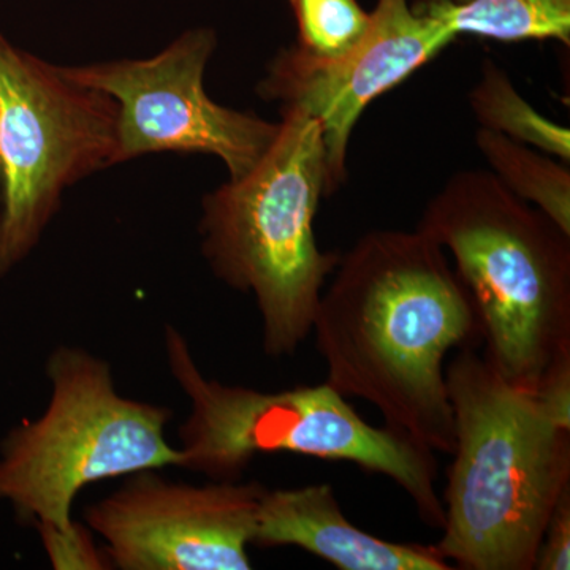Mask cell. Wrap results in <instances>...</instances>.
<instances>
[{"label": "cell", "mask_w": 570, "mask_h": 570, "mask_svg": "<svg viewBox=\"0 0 570 570\" xmlns=\"http://www.w3.org/2000/svg\"><path fill=\"white\" fill-rule=\"evenodd\" d=\"M311 333L330 387L366 401L422 448L452 455L445 356L480 335L445 249L420 230L360 236L341 254Z\"/></svg>", "instance_id": "obj_1"}, {"label": "cell", "mask_w": 570, "mask_h": 570, "mask_svg": "<svg viewBox=\"0 0 570 570\" xmlns=\"http://www.w3.org/2000/svg\"><path fill=\"white\" fill-rule=\"evenodd\" d=\"M445 381L455 448L434 547L453 569L534 570L551 513L570 490V430L474 346L460 348Z\"/></svg>", "instance_id": "obj_2"}, {"label": "cell", "mask_w": 570, "mask_h": 570, "mask_svg": "<svg viewBox=\"0 0 570 570\" xmlns=\"http://www.w3.org/2000/svg\"><path fill=\"white\" fill-rule=\"evenodd\" d=\"M417 230L452 254L487 362L534 393L550 363L570 351V234L490 170L453 175Z\"/></svg>", "instance_id": "obj_3"}, {"label": "cell", "mask_w": 570, "mask_h": 570, "mask_svg": "<svg viewBox=\"0 0 570 570\" xmlns=\"http://www.w3.org/2000/svg\"><path fill=\"white\" fill-rule=\"evenodd\" d=\"M324 197L321 126L298 108H283L279 132L253 170L205 197V258L228 287L254 295L269 356L294 355L305 343L340 262L314 232Z\"/></svg>", "instance_id": "obj_4"}, {"label": "cell", "mask_w": 570, "mask_h": 570, "mask_svg": "<svg viewBox=\"0 0 570 570\" xmlns=\"http://www.w3.org/2000/svg\"><path fill=\"white\" fill-rule=\"evenodd\" d=\"M165 352L190 403L179 428L181 468L212 480H239L250 461L265 453L346 461L392 479L426 527L444 528L434 452L393 428L371 425L326 382L269 393L223 384L204 376L171 325L165 326Z\"/></svg>", "instance_id": "obj_5"}, {"label": "cell", "mask_w": 570, "mask_h": 570, "mask_svg": "<svg viewBox=\"0 0 570 570\" xmlns=\"http://www.w3.org/2000/svg\"><path fill=\"white\" fill-rule=\"evenodd\" d=\"M47 374V411L3 442L0 499L39 524L55 564L85 562V540L71 520L77 494L100 480L181 468L184 455L165 438L171 409L119 395L110 365L99 356L55 348Z\"/></svg>", "instance_id": "obj_6"}, {"label": "cell", "mask_w": 570, "mask_h": 570, "mask_svg": "<svg viewBox=\"0 0 570 570\" xmlns=\"http://www.w3.org/2000/svg\"><path fill=\"white\" fill-rule=\"evenodd\" d=\"M118 107L0 33V276L24 261L61 195L115 164Z\"/></svg>", "instance_id": "obj_7"}, {"label": "cell", "mask_w": 570, "mask_h": 570, "mask_svg": "<svg viewBox=\"0 0 570 570\" xmlns=\"http://www.w3.org/2000/svg\"><path fill=\"white\" fill-rule=\"evenodd\" d=\"M216 45L212 29H195L151 59L61 70L115 100V164L151 153L209 154L238 179L268 151L279 122L209 99L204 75Z\"/></svg>", "instance_id": "obj_8"}, {"label": "cell", "mask_w": 570, "mask_h": 570, "mask_svg": "<svg viewBox=\"0 0 570 570\" xmlns=\"http://www.w3.org/2000/svg\"><path fill=\"white\" fill-rule=\"evenodd\" d=\"M265 491L239 480L171 482L146 469L88 505L85 519L121 570H247Z\"/></svg>", "instance_id": "obj_9"}, {"label": "cell", "mask_w": 570, "mask_h": 570, "mask_svg": "<svg viewBox=\"0 0 570 570\" xmlns=\"http://www.w3.org/2000/svg\"><path fill=\"white\" fill-rule=\"evenodd\" d=\"M455 39L444 22L412 9L411 0H379L370 31L351 51L335 59L313 58L296 47L281 51L258 85V96L316 119L333 195L346 183L348 141L367 105Z\"/></svg>", "instance_id": "obj_10"}, {"label": "cell", "mask_w": 570, "mask_h": 570, "mask_svg": "<svg viewBox=\"0 0 570 570\" xmlns=\"http://www.w3.org/2000/svg\"><path fill=\"white\" fill-rule=\"evenodd\" d=\"M254 546L298 547L341 570H452L434 546L389 542L356 528L328 483L268 490Z\"/></svg>", "instance_id": "obj_11"}, {"label": "cell", "mask_w": 570, "mask_h": 570, "mask_svg": "<svg viewBox=\"0 0 570 570\" xmlns=\"http://www.w3.org/2000/svg\"><path fill=\"white\" fill-rule=\"evenodd\" d=\"M412 9L444 22L456 37L570 40V0H414Z\"/></svg>", "instance_id": "obj_12"}, {"label": "cell", "mask_w": 570, "mask_h": 570, "mask_svg": "<svg viewBox=\"0 0 570 570\" xmlns=\"http://www.w3.org/2000/svg\"><path fill=\"white\" fill-rule=\"evenodd\" d=\"M475 145L490 171L513 195L528 202L570 234V170L550 154L532 149L505 135L482 129Z\"/></svg>", "instance_id": "obj_13"}, {"label": "cell", "mask_w": 570, "mask_h": 570, "mask_svg": "<svg viewBox=\"0 0 570 570\" xmlns=\"http://www.w3.org/2000/svg\"><path fill=\"white\" fill-rule=\"evenodd\" d=\"M469 105L482 129L505 135L569 163L568 127L535 111L517 91L504 69L490 59L483 62L482 77L469 94Z\"/></svg>", "instance_id": "obj_14"}, {"label": "cell", "mask_w": 570, "mask_h": 570, "mask_svg": "<svg viewBox=\"0 0 570 570\" xmlns=\"http://www.w3.org/2000/svg\"><path fill=\"white\" fill-rule=\"evenodd\" d=\"M298 41L295 47L318 59H335L356 47L371 28V13L356 0H288Z\"/></svg>", "instance_id": "obj_15"}, {"label": "cell", "mask_w": 570, "mask_h": 570, "mask_svg": "<svg viewBox=\"0 0 570 570\" xmlns=\"http://www.w3.org/2000/svg\"><path fill=\"white\" fill-rule=\"evenodd\" d=\"M534 395L558 425L570 430V351L561 352L550 363Z\"/></svg>", "instance_id": "obj_16"}, {"label": "cell", "mask_w": 570, "mask_h": 570, "mask_svg": "<svg viewBox=\"0 0 570 570\" xmlns=\"http://www.w3.org/2000/svg\"><path fill=\"white\" fill-rule=\"evenodd\" d=\"M570 569V490L560 499L546 531L535 558L534 570Z\"/></svg>", "instance_id": "obj_17"}]
</instances>
